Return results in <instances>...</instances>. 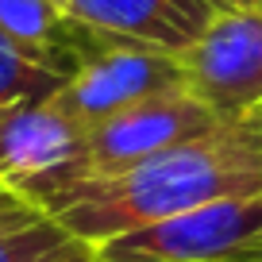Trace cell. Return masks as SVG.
<instances>
[{
  "label": "cell",
  "instance_id": "6da1fadb",
  "mask_svg": "<svg viewBox=\"0 0 262 262\" xmlns=\"http://www.w3.org/2000/svg\"><path fill=\"white\" fill-rule=\"evenodd\" d=\"M262 193V108L150 155L116 178L74 189L50 208V220L97 247L147 224Z\"/></svg>",
  "mask_w": 262,
  "mask_h": 262
},
{
  "label": "cell",
  "instance_id": "7a4b0ae2",
  "mask_svg": "<svg viewBox=\"0 0 262 262\" xmlns=\"http://www.w3.org/2000/svg\"><path fill=\"white\" fill-rule=\"evenodd\" d=\"M89 123L58 97L0 108V185L27 205L50 208L89 185Z\"/></svg>",
  "mask_w": 262,
  "mask_h": 262
},
{
  "label": "cell",
  "instance_id": "3957f363",
  "mask_svg": "<svg viewBox=\"0 0 262 262\" xmlns=\"http://www.w3.org/2000/svg\"><path fill=\"white\" fill-rule=\"evenodd\" d=\"M262 193L193 208L93 247V262H258Z\"/></svg>",
  "mask_w": 262,
  "mask_h": 262
},
{
  "label": "cell",
  "instance_id": "277c9868",
  "mask_svg": "<svg viewBox=\"0 0 262 262\" xmlns=\"http://www.w3.org/2000/svg\"><path fill=\"white\" fill-rule=\"evenodd\" d=\"M173 89H189L185 62L178 54L85 27L77 70L62 85V100L77 120L97 123L112 112H123L139 100L162 97Z\"/></svg>",
  "mask_w": 262,
  "mask_h": 262
},
{
  "label": "cell",
  "instance_id": "5b68a950",
  "mask_svg": "<svg viewBox=\"0 0 262 262\" xmlns=\"http://www.w3.org/2000/svg\"><path fill=\"white\" fill-rule=\"evenodd\" d=\"M181 62L189 89L212 108L216 120L228 123L262 108V8L216 12Z\"/></svg>",
  "mask_w": 262,
  "mask_h": 262
},
{
  "label": "cell",
  "instance_id": "8992f818",
  "mask_svg": "<svg viewBox=\"0 0 262 262\" xmlns=\"http://www.w3.org/2000/svg\"><path fill=\"white\" fill-rule=\"evenodd\" d=\"M220 123L224 120H216L212 108L193 89H173L162 97L139 100L123 112L89 123V173L93 181L116 178L131 166L147 162L158 150L185 143L193 135H205Z\"/></svg>",
  "mask_w": 262,
  "mask_h": 262
},
{
  "label": "cell",
  "instance_id": "52a82bcc",
  "mask_svg": "<svg viewBox=\"0 0 262 262\" xmlns=\"http://www.w3.org/2000/svg\"><path fill=\"white\" fill-rule=\"evenodd\" d=\"M62 8L85 27L178 58L216 19L212 0H62Z\"/></svg>",
  "mask_w": 262,
  "mask_h": 262
},
{
  "label": "cell",
  "instance_id": "ba28073f",
  "mask_svg": "<svg viewBox=\"0 0 262 262\" xmlns=\"http://www.w3.org/2000/svg\"><path fill=\"white\" fill-rule=\"evenodd\" d=\"M0 31L27 47L66 81L74 77L85 24H77L58 0H0Z\"/></svg>",
  "mask_w": 262,
  "mask_h": 262
},
{
  "label": "cell",
  "instance_id": "9c48e42d",
  "mask_svg": "<svg viewBox=\"0 0 262 262\" xmlns=\"http://www.w3.org/2000/svg\"><path fill=\"white\" fill-rule=\"evenodd\" d=\"M0 262H93V247L0 185Z\"/></svg>",
  "mask_w": 262,
  "mask_h": 262
},
{
  "label": "cell",
  "instance_id": "30bf717a",
  "mask_svg": "<svg viewBox=\"0 0 262 262\" xmlns=\"http://www.w3.org/2000/svg\"><path fill=\"white\" fill-rule=\"evenodd\" d=\"M62 85H66L62 74H54L27 47H19L16 39L0 31V108L58 97Z\"/></svg>",
  "mask_w": 262,
  "mask_h": 262
},
{
  "label": "cell",
  "instance_id": "8fae6325",
  "mask_svg": "<svg viewBox=\"0 0 262 262\" xmlns=\"http://www.w3.org/2000/svg\"><path fill=\"white\" fill-rule=\"evenodd\" d=\"M216 12H231V8H262V0H212Z\"/></svg>",
  "mask_w": 262,
  "mask_h": 262
},
{
  "label": "cell",
  "instance_id": "7c38bea8",
  "mask_svg": "<svg viewBox=\"0 0 262 262\" xmlns=\"http://www.w3.org/2000/svg\"><path fill=\"white\" fill-rule=\"evenodd\" d=\"M258 262H262V254H258Z\"/></svg>",
  "mask_w": 262,
  "mask_h": 262
},
{
  "label": "cell",
  "instance_id": "4fadbf2b",
  "mask_svg": "<svg viewBox=\"0 0 262 262\" xmlns=\"http://www.w3.org/2000/svg\"><path fill=\"white\" fill-rule=\"evenodd\" d=\"M58 4H62V0H58Z\"/></svg>",
  "mask_w": 262,
  "mask_h": 262
}]
</instances>
